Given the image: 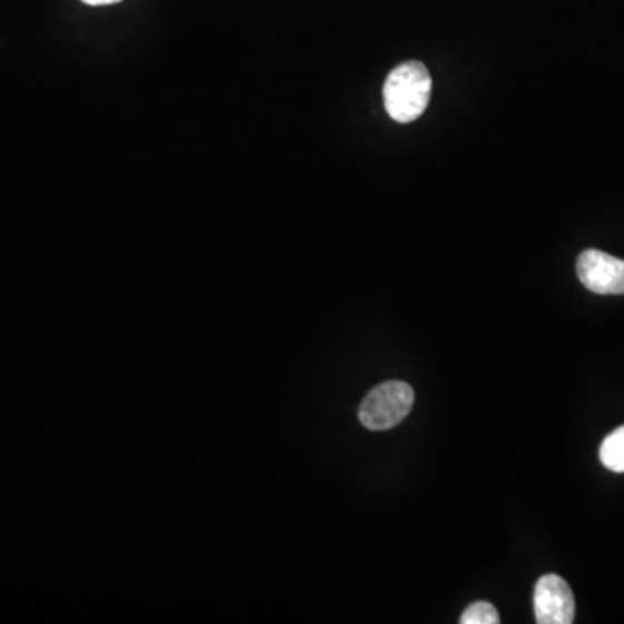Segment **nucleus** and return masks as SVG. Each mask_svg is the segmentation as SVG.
Segmentation results:
<instances>
[{"instance_id": "obj_5", "label": "nucleus", "mask_w": 624, "mask_h": 624, "mask_svg": "<svg viewBox=\"0 0 624 624\" xmlns=\"http://www.w3.org/2000/svg\"><path fill=\"white\" fill-rule=\"evenodd\" d=\"M598 456L605 468L624 474V425L605 437Z\"/></svg>"}, {"instance_id": "obj_2", "label": "nucleus", "mask_w": 624, "mask_h": 624, "mask_svg": "<svg viewBox=\"0 0 624 624\" xmlns=\"http://www.w3.org/2000/svg\"><path fill=\"white\" fill-rule=\"evenodd\" d=\"M415 393L406 382L390 380L375 387L359 406V422L369 430L396 427L412 412Z\"/></svg>"}, {"instance_id": "obj_6", "label": "nucleus", "mask_w": 624, "mask_h": 624, "mask_svg": "<svg viewBox=\"0 0 624 624\" xmlns=\"http://www.w3.org/2000/svg\"><path fill=\"white\" fill-rule=\"evenodd\" d=\"M462 624H498L499 614L495 605L489 602H475L465 608L459 617Z\"/></svg>"}, {"instance_id": "obj_1", "label": "nucleus", "mask_w": 624, "mask_h": 624, "mask_svg": "<svg viewBox=\"0 0 624 624\" xmlns=\"http://www.w3.org/2000/svg\"><path fill=\"white\" fill-rule=\"evenodd\" d=\"M433 79L420 61H408L390 71L385 80V110L396 122L408 123L427 110Z\"/></svg>"}, {"instance_id": "obj_7", "label": "nucleus", "mask_w": 624, "mask_h": 624, "mask_svg": "<svg viewBox=\"0 0 624 624\" xmlns=\"http://www.w3.org/2000/svg\"><path fill=\"white\" fill-rule=\"evenodd\" d=\"M82 2L87 6H110L117 4L120 0H82Z\"/></svg>"}, {"instance_id": "obj_3", "label": "nucleus", "mask_w": 624, "mask_h": 624, "mask_svg": "<svg viewBox=\"0 0 624 624\" xmlns=\"http://www.w3.org/2000/svg\"><path fill=\"white\" fill-rule=\"evenodd\" d=\"M577 278L597 295H624V260L601 250H585L577 257Z\"/></svg>"}, {"instance_id": "obj_4", "label": "nucleus", "mask_w": 624, "mask_h": 624, "mask_svg": "<svg viewBox=\"0 0 624 624\" xmlns=\"http://www.w3.org/2000/svg\"><path fill=\"white\" fill-rule=\"evenodd\" d=\"M576 605L566 580L557 574L542 576L534 588V616L538 624H571Z\"/></svg>"}]
</instances>
